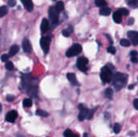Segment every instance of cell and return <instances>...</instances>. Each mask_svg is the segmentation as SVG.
Masks as SVG:
<instances>
[{"label": "cell", "mask_w": 138, "mask_h": 137, "mask_svg": "<svg viewBox=\"0 0 138 137\" xmlns=\"http://www.w3.org/2000/svg\"><path fill=\"white\" fill-rule=\"evenodd\" d=\"M128 81V75L125 73H116L113 77L112 79V83L113 86L115 87L116 90H120L122 88H124V86L126 85Z\"/></svg>", "instance_id": "1"}, {"label": "cell", "mask_w": 138, "mask_h": 137, "mask_svg": "<svg viewBox=\"0 0 138 137\" xmlns=\"http://www.w3.org/2000/svg\"><path fill=\"white\" fill-rule=\"evenodd\" d=\"M100 77L102 79V81L105 83H108L112 80V70L111 69V68L108 65H106L102 68L101 73H100Z\"/></svg>", "instance_id": "2"}, {"label": "cell", "mask_w": 138, "mask_h": 137, "mask_svg": "<svg viewBox=\"0 0 138 137\" xmlns=\"http://www.w3.org/2000/svg\"><path fill=\"white\" fill-rule=\"evenodd\" d=\"M82 52V46L79 44H73L66 52V56L68 57H72L79 55Z\"/></svg>", "instance_id": "3"}, {"label": "cell", "mask_w": 138, "mask_h": 137, "mask_svg": "<svg viewBox=\"0 0 138 137\" xmlns=\"http://www.w3.org/2000/svg\"><path fill=\"white\" fill-rule=\"evenodd\" d=\"M88 64V59L84 57V56H80L77 60V67L79 70L82 72H86L87 71V67L86 65Z\"/></svg>", "instance_id": "4"}, {"label": "cell", "mask_w": 138, "mask_h": 137, "mask_svg": "<svg viewBox=\"0 0 138 137\" xmlns=\"http://www.w3.org/2000/svg\"><path fill=\"white\" fill-rule=\"evenodd\" d=\"M49 16L51 22L53 23H58L59 19V12L56 10L55 7H51L49 11Z\"/></svg>", "instance_id": "5"}, {"label": "cell", "mask_w": 138, "mask_h": 137, "mask_svg": "<svg viewBox=\"0 0 138 137\" xmlns=\"http://www.w3.org/2000/svg\"><path fill=\"white\" fill-rule=\"evenodd\" d=\"M51 42L50 36H44L40 40V46L44 53H47L49 50V45Z\"/></svg>", "instance_id": "6"}, {"label": "cell", "mask_w": 138, "mask_h": 137, "mask_svg": "<svg viewBox=\"0 0 138 137\" xmlns=\"http://www.w3.org/2000/svg\"><path fill=\"white\" fill-rule=\"evenodd\" d=\"M79 107L80 110V112L79 114V120L83 121L85 119H87V116L89 114V110L86 108V106H84L82 104H79Z\"/></svg>", "instance_id": "7"}, {"label": "cell", "mask_w": 138, "mask_h": 137, "mask_svg": "<svg viewBox=\"0 0 138 137\" xmlns=\"http://www.w3.org/2000/svg\"><path fill=\"white\" fill-rule=\"evenodd\" d=\"M128 36L131 40V42L133 45L138 44V32L136 31H129L128 32Z\"/></svg>", "instance_id": "8"}, {"label": "cell", "mask_w": 138, "mask_h": 137, "mask_svg": "<svg viewBox=\"0 0 138 137\" xmlns=\"http://www.w3.org/2000/svg\"><path fill=\"white\" fill-rule=\"evenodd\" d=\"M18 117V113L16 111H11L6 115V120L9 123H14Z\"/></svg>", "instance_id": "9"}, {"label": "cell", "mask_w": 138, "mask_h": 137, "mask_svg": "<svg viewBox=\"0 0 138 137\" xmlns=\"http://www.w3.org/2000/svg\"><path fill=\"white\" fill-rule=\"evenodd\" d=\"M22 46H23V51L27 53H29L31 52L32 51V44L30 43V41L28 39L25 38L24 40H23V44H22Z\"/></svg>", "instance_id": "10"}, {"label": "cell", "mask_w": 138, "mask_h": 137, "mask_svg": "<svg viewBox=\"0 0 138 137\" xmlns=\"http://www.w3.org/2000/svg\"><path fill=\"white\" fill-rule=\"evenodd\" d=\"M66 77H67V78L69 80V82L71 83V85H73V86H79V82L77 81L76 75L74 73H67Z\"/></svg>", "instance_id": "11"}, {"label": "cell", "mask_w": 138, "mask_h": 137, "mask_svg": "<svg viewBox=\"0 0 138 137\" xmlns=\"http://www.w3.org/2000/svg\"><path fill=\"white\" fill-rule=\"evenodd\" d=\"M20 1L23 4V7L28 11H32L33 10V3H32V0H20Z\"/></svg>", "instance_id": "12"}, {"label": "cell", "mask_w": 138, "mask_h": 137, "mask_svg": "<svg viewBox=\"0 0 138 137\" xmlns=\"http://www.w3.org/2000/svg\"><path fill=\"white\" fill-rule=\"evenodd\" d=\"M40 29L42 32H47L49 29V23L48 21V19H43L41 22V25H40Z\"/></svg>", "instance_id": "13"}, {"label": "cell", "mask_w": 138, "mask_h": 137, "mask_svg": "<svg viewBox=\"0 0 138 137\" xmlns=\"http://www.w3.org/2000/svg\"><path fill=\"white\" fill-rule=\"evenodd\" d=\"M19 51H20V46L17 45V44H14V45H12L10 48L9 56H15Z\"/></svg>", "instance_id": "14"}, {"label": "cell", "mask_w": 138, "mask_h": 137, "mask_svg": "<svg viewBox=\"0 0 138 137\" xmlns=\"http://www.w3.org/2000/svg\"><path fill=\"white\" fill-rule=\"evenodd\" d=\"M111 12H112V10H111L109 7H107L101 8L99 11V14L101 15V16H110Z\"/></svg>", "instance_id": "15"}, {"label": "cell", "mask_w": 138, "mask_h": 137, "mask_svg": "<svg viewBox=\"0 0 138 137\" xmlns=\"http://www.w3.org/2000/svg\"><path fill=\"white\" fill-rule=\"evenodd\" d=\"M112 18H113V20L116 23H119L122 21V16L118 12V11H116V12L113 13V17Z\"/></svg>", "instance_id": "16"}, {"label": "cell", "mask_w": 138, "mask_h": 137, "mask_svg": "<svg viewBox=\"0 0 138 137\" xmlns=\"http://www.w3.org/2000/svg\"><path fill=\"white\" fill-rule=\"evenodd\" d=\"M104 96H105V98H107V99H112V98L113 96L112 89V88H107L106 90H105V92H104Z\"/></svg>", "instance_id": "17"}, {"label": "cell", "mask_w": 138, "mask_h": 137, "mask_svg": "<svg viewBox=\"0 0 138 137\" xmlns=\"http://www.w3.org/2000/svg\"><path fill=\"white\" fill-rule=\"evenodd\" d=\"M64 3H63V2L61 1H58V2L56 3V6H55V8L56 10L58 11V12H61V11L64 10Z\"/></svg>", "instance_id": "18"}, {"label": "cell", "mask_w": 138, "mask_h": 137, "mask_svg": "<svg viewBox=\"0 0 138 137\" xmlns=\"http://www.w3.org/2000/svg\"><path fill=\"white\" fill-rule=\"evenodd\" d=\"M64 136L65 137H79L78 135H76V134H74V132H72L70 129H67V130L65 131Z\"/></svg>", "instance_id": "19"}, {"label": "cell", "mask_w": 138, "mask_h": 137, "mask_svg": "<svg viewBox=\"0 0 138 137\" xmlns=\"http://www.w3.org/2000/svg\"><path fill=\"white\" fill-rule=\"evenodd\" d=\"M95 5L99 7H105L107 5V2L105 0H95Z\"/></svg>", "instance_id": "20"}, {"label": "cell", "mask_w": 138, "mask_h": 137, "mask_svg": "<svg viewBox=\"0 0 138 137\" xmlns=\"http://www.w3.org/2000/svg\"><path fill=\"white\" fill-rule=\"evenodd\" d=\"M117 11L122 16H127L129 14V11H128V9L126 8H119L117 10Z\"/></svg>", "instance_id": "21"}, {"label": "cell", "mask_w": 138, "mask_h": 137, "mask_svg": "<svg viewBox=\"0 0 138 137\" xmlns=\"http://www.w3.org/2000/svg\"><path fill=\"white\" fill-rule=\"evenodd\" d=\"M23 104L24 107H31L32 106V101L31 99H25L23 101Z\"/></svg>", "instance_id": "22"}, {"label": "cell", "mask_w": 138, "mask_h": 137, "mask_svg": "<svg viewBox=\"0 0 138 137\" xmlns=\"http://www.w3.org/2000/svg\"><path fill=\"white\" fill-rule=\"evenodd\" d=\"M7 14V8L6 6H2L0 7V18L3 17Z\"/></svg>", "instance_id": "23"}, {"label": "cell", "mask_w": 138, "mask_h": 137, "mask_svg": "<svg viewBox=\"0 0 138 137\" xmlns=\"http://www.w3.org/2000/svg\"><path fill=\"white\" fill-rule=\"evenodd\" d=\"M120 130H121V126H120V124L117 123L114 124V126H113V131H114V132H115L116 134H118L119 132H120Z\"/></svg>", "instance_id": "24"}, {"label": "cell", "mask_w": 138, "mask_h": 137, "mask_svg": "<svg viewBox=\"0 0 138 137\" xmlns=\"http://www.w3.org/2000/svg\"><path fill=\"white\" fill-rule=\"evenodd\" d=\"M36 114L41 116V117H47V116L49 115V113L44 111H42V110H37V112H36Z\"/></svg>", "instance_id": "25"}, {"label": "cell", "mask_w": 138, "mask_h": 137, "mask_svg": "<svg viewBox=\"0 0 138 137\" xmlns=\"http://www.w3.org/2000/svg\"><path fill=\"white\" fill-rule=\"evenodd\" d=\"M5 67H6V68H7V69L9 70V71L14 69V65H13V63H12L11 61H7V62H6Z\"/></svg>", "instance_id": "26"}, {"label": "cell", "mask_w": 138, "mask_h": 137, "mask_svg": "<svg viewBox=\"0 0 138 137\" xmlns=\"http://www.w3.org/2000/svg\"><path fill=\"white\" fill-rule=\"evenodd\" d=\"M120 44L124 47H128L130 46L131 42L128 40H126V39H122L120 40Z\"/></svg>", "instance_id": "27"}, {"label": "cell", "mask_w": 138, "mask_h": 137, "mask_svg": "<svg viewBox=\"0 0 138 137\" xmlns=\"http://www.w3.org/2000/svg\"><path fill=\"white\" fill-rule=\"evenodd\" d=\"M128 4L131 7H138V0H130L129 2H128Z\"/></svg>", "instance_id": "28"}, {"label": "cell", "mask_w": 138, "mask_h": 137, "mask_svg": "<svg viewBox=\"0 0 138 137\" xmlns=\"http://www.w3.org/2000/svg\"><path fill=\"white\" fill-rule=\"evenodd\" d=\"M96 109H97V107H95V108L91 109V111H89V114H88V116H87V120H91L92 117H93V115H94V114H95V111H96Z\"/></svg>", "instance_id": "29"}, {"label": "cell", "mask_w": 138, "mask_h": 137, "mask_svg": "<svg viewBox=\"0 0 138 137\" xmlns=\"http://www.w3.org/2000/svg\"><path fill=\"white\" fill-rule=\"evenodd\" d=\"M107 52L111 53V54H115L116 52V49L114 46H109L108 48H107Z\"/></svg>", "instance_id": "30"}, {"label": "cell", "mask_w": 138, "mask_h": 137, "mask_svg": "<svg viewBox=\"0 0 138 137\" xmlns=\"http://www.w3.org/2000/svg\"><path fill=\"white\" fill-rule=\"evenodd\" d=\"M70 33H71V32L69 30V29H64V30L62 31V35H64L65 37H69L70 35Z\"/></svg>", "instance_id": "31"}, {"label": "cell", "mask_w": 138, "mask_h": 137, "mask_svg": "<svg viewBox=\"0 0 138 137\" xmlns=\"http://www.w3.org/2000/svg\"><path fill=\"white\" fill-rule=\"evenodd\" d=\"M6 99H7V102H12V101L15 99V96L12 94H8L6 96Z\"/></svg>", "instance_id": "32"}, {"label": "cell", "mask_w": 138, "mask_h": 137, "mask_svg": "<svg viewBox=\"0 0 138 137\" xmlns=\"http://www.w3.org/2000/svg\"><path fill=\"white\" fill-rule=\"evenodd\" d=\"M8 58H9V56L7 54H3L1 56V61L2 62H7L8 61Z\"/></svg>", "instance_id": "33"}, {"label": "cell", "mask_w": 138, "mask_h": 137, "mask_svg": "<svg viewBox=\"0 0 138 137\" xmlns=\"http://www.w3.org/2000/svg\"><path fill=\"white\" fill-rule=\"evenodd\" d=\"M7 4H8L9 7H15L16 4V0H9Z\"/></svg>", "instance_id": "34"}, {"label": "cell", "mask_w": 138, "mask_h": 137, "mask_svg": "<svg viewBox=\"0 0 138 137\" xmlns=\"http://www.w3.org/2000/svg\"><path fill=\"white\" fill-rule=\"evenodd\" d=\"M130 56H131V57H137L138 52L137 51H132L130 52Z\"/></svg>", "instance_id": "35"}, {"label": "cell", "mask_w": 138, "mask_h": 137, "mask_svg": "<svg viewBox=\"0 0 138 137\" xmlns=\"http://www.w3.org/2000/svg\"><path fill=\"white\" fill-rule=\"evenodd\" d=\"M133 105H134L135 108H136L137 110H138V99H136L133 101Z\"/></svg>", "instance_id": "36"}, {"label": "cell", "mask_w": 138, "mask_h": 137, "mask_svg": "<svg viewBox=\"0 0 138 137\" xmlns=\"http://www.w3.org/2000/svg\"><path fill=\"white\" fill-rule=\"evenodd\" d=\"M131 61L134 64L138 63V57H132L131 58Z\"/></svg>", "instance_id": "37"}, {"label": "cell", "mask_w": 138, "mask_h": 137, "mask_svg": "<svg viewBox=\"0 0 138 137\" xmlns=\"http://www.w3.org/2000/svg\"><path fill=\"white\" fill-rule=\"evenodd\" d=\"M133 23H134V19H133V18H130V19H128V25H132V24H133Z\"/></svg>", "instance_id": "38"}, {"label": "cell", "mask_w": 138, "mask_h": 137, "mask_svg": "<svg viewBox=\"0 0 138 137\" xmlns=\"http://www.w3.org/2000/svg\"><path fill=\"white\" fill-rule=\"evenodd\" d=\"M128 90H132V89H133L134 88V85H130V86H128Z\"/></svg>", "instance_id": "39"}, {"label": "cell", "mask_w": 138, "mask_h": 137, "mask_svg": "<svg viewBox=\"0 0 138 137\" xmlns=\"http://www.w3.org/2000/svg\"><path fill=\"white\" fill-rule=\"evenodd\" d=\"M83 137H88V134L87 133H84L83 134Z\"/></svg>", "instance_id": "40"}, {"label": "cell", "mask_w": 138, "mask_h": 137, "mask_svg": "<svg viewBox=\"0 0 138 137\" xmlns=\"http://www.w3.org/2000/svg\"><path fill=\"white\" fill-rule=\"evenodd\" d=\"M1 110H2V106H1V104H0V111H1Z\"/></svg>", "instance_id": "41"}]
</instances>
